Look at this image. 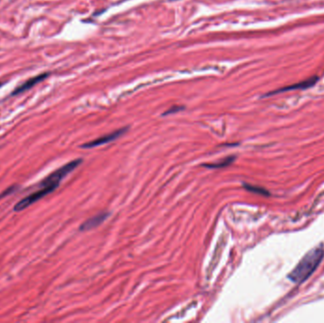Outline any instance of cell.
I'll return each mask as SVG.
<instances>
[{"label":"cell","mask_w":324,"mask_h":323,"mask_svg":"<svg viewBox=\"0 0 324 323\" xmlns=\"http://www.w3.org/2000/svg\"><path fill=\"white\" fill-rule=\"evenodd\" d=\"M81 159L79 160H75L72 162L66 163L63 167L57 169L56 171H54L53 173H51L49 176L45 178L39 185L40 189L36 192H34L33 194L26 196L25 198H23L22 200H20L17 205L15 206L14 210L16 211H21V210H25L26 208L32 206L35 202H37L38 200H40L41 198L45 197L46 195L54 192L58 186L60 185V183L62 182V180L68 176L73 170H75L80 164H81Z\"/></svg>","instance_id":"obj_1"},{"label":"cell","mask_w":324,"mask_h":323,"mask_svg":"<svg viewBox=\"0 0 324 323\" xmlns=\"http://www.w3.org/2000/svg\"><path fill=\"white\" fill-rule=\"evenodd\" d=\"M324 256V247L316 246L300 261L297 266L288 274V279L294 283H304L316 271Z\"/></svg>","instance_id":"obj_2"},{"label":"cell","mask_w":324,"mask_h":323,"mask_svg":"<svg viewBox=\"0 0 324 323\" xmlns=\"http://www.w3.org/2000/svg\"><path fill=\"white\" fill-rule=\"evenodd\" d=\"M318 81H319V77L318 76H313V77H310V78H308V79L304 80V81H299V82L291 84L289 86H285V87H283L281 89L275 90L273 92H269V93H267L265 95V97H268V96H271V95H275V94H278V93H283V92L290 91V90H304V89H307V88H310V87L314 86L316 84V82Z\"/></svg>","instance_id":"obj_3"},{"label":"cell","mask_w":324,"mask_h":323,"mask_svg":"<svg viewBox=\"0 0 324 323\" xmlns=\"http://www.w3.org/2000/svg\"><path fill=\"white\" fill-rule=\"evenodd\" d=\"M128 130V127L125 128H121V129L114 131L112 133L102 136L101 138H99L97 140H94L88 143H85L83 145H81L82 148H86V149H90V148H94V147H98V146L104 145L106 143H109L111 141H114L115 140L119 139L121 136H122L126 131Z\"/></svg>","instance_id":"obj_4"},{"label":"cell","mask_w":324,"mask_h":323,"mask_svg":"<svg viewBox=\"0 0 324 323\" xmlns=\"http://www.w3.org/2000/svg\"><path fill=\"white\" fill-rule=\"evenodd\" d=\"M49 75V73L46 72V73L39 74V75H37V76H34L33 78L27 80L25 82H23L21 85H19L17 88H16V89L13 91L12 95H18V94H21V93H23V92H25V91H27V90L33 88V86L36 85L37 83H39V82L44 81L45 79H47Z\"/></svg>","instance_id":"obj_5"},{"label":"cell","mask_w":324,"mask_h":323,"mask_svg":"<svg viewBox=\"0 0 324 323\" xmlns=\"http://www.w3.org/2000/svg\"><path fill=\"white\" fill-rule=\"evenodd\" d=\"M110 213L109 212H101L99 213L97 215L87 219L85 222H83L81 224V227H80V230L81 231H86V230H90V229H93L95 227L101 225L108 217H109Z\"/></svg>","instance_id":"obj_6"},{"label":"cell","mask_w":324,"mask_h":323,"mask_svg":"<svg viewBox=\"0 0 324 323\" xmlns=\"http://www.w3.org/2000/svg\"><path fill=\"white\" fill-rule=\"evenodd\" d=\"M236 158L235 157H227L224 160H221L219 162H214V163H204L202 164L203 167L206 168H210V169H221V168H225L229 165H231L233 162H235Z\"/></svg>","instance_id":"obj_7"},{"label":"cell","mask_w":324,"mask_h":323,"mask_svg":"<svg viewBox=\"0 0 324 323\" xmlns=\"http://www.w3.org/2000/svg\"><path fill=\"white\" fill-rule=\"evenodd\" d=\"M243 188L246 189L247 191L249 192H252V193H255V194H263V195H268V192H266L264 189L261 188V187H258V186H253V185H250V184H245L243 183Z\"/></svg>","instance_id":"obj_8"},{"label":"cell","mask_w":324,"mask_h":323,"mask_svg":"<svg viewBox=\"0 0 324 323\" xmlns=\"http://www.w3.org/2000/svg\"><path fill=\"white\" fill-rule=\"evenodd\" d=\"M183 109H184L183 106H174L171 109L167 110L165 113L163 114V116H166V115H169V114L177 113V112H179V111H181Z\"/></svg>","instance_id":"obj_9"},{"label":"cell","mask_w":324,"mask_h":323,"mask_svg":"<svg viewBox=\"0 0 324 323\" xmlns=\"http://www.w3.org/2000/svg\"><path fill=\"white\" fill-rule=\"evenodd\" d=\"M2 85H3V83H0V87H1V86H2Z\"/></svg>","instance_id":"obj_10"}]
</instances>
